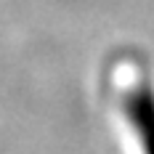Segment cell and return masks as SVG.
<instances>
[{"label": "cell", "mask_w": 154, "mask_h": 154, "mask_svg": "<svg viewBox=\"0 0 154 154\" xmlns=\"http://www.w3.org/2000/svg\"><path fill=\"white\" fill-rule=\"evenodd\" d=\"M122 112L143 154H154V88L149 80L133 82L122 96Z\"/></svg>", "instance_id": "1"}]
</instances>
